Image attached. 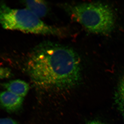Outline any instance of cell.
I'll return each instance as SVG.
<instances>
[{
    "label": "cell",
    "mask_w": 124,
    "mask_h": 124,
    "mask_svg": "<svg viewBox=\"0 0 124 124\" xmlns=\"http://www.w3.org/2000/svg\"><path fill=\"white\" fill-rule=\"evenodd\" d=\"M25 67L33 84L43 89L71 88L81 80L77 53L56 42L44 41L37 45L28 54Z\"/></svg>",
    "instance_id": "6da1fadb"
},
{
    "label": "cell",
    "mask_w": 124,
    "mask_h": 124,
    "mask_svg": "<svg viewBox=\"0 0 124 124\" xmlns=\"http://www.w3.org/2000/svg\"><path fill=\"white\" fill-rule=\"evenodd\" d=\"M70 11L73 19L92 33L108 35L115 27L114 12L104 3H82L71 7Z\"/></svg>",
    "instance_id": "7a4b0ae2"
},
{
    "label": "cell",
    "mask_w": 124,
    "mask_h": 124,
    "mask_svg": "<svg viewBox=\"0 0 124 124\" xmlns=\"http://www.w3.org/2000/svg\"><path fill=\"white\" fill-rule=\"evenodd\" d=\"M0 25L7 30L44 35H60L61 30L46 24L26 8L13 9L0 3Z\"/></svg>",
    "instance_id": "3957f363"
},
{
    "label": "cell",
    "mask_w": 124,
    "mask_h": 124,
    "mask_svg": "<svg viewBox=\"0 0 124 124\" xmlns=\"http://www.w3.org/2000/svg\"><path fill=\"white\" fill-rule=\"evenodd\" d=\"M23 98L8 91L0 92V106L8 112L17 111L22 107Z\"/></svg>",
    "instance_id": "277c9868"
},
{
    "label": "cell",
    "mask_w": 124,
    "mask_h": 124,
    "mask_svg": "<svg viewBox=\"0 0 124 124\" xmlns=\"http://www.w3.org/2000/svg\"><path fill=\"white\" fill-rule=\"evenodd\" d=\"M0 85L6 91L23 98L26 95L29 89L28 84L24 81L20 79L9 81L3 82Z\"/></svg>",
    "instance_id": "5b68a950"
},
{
    "label": "cell",
    "mask_w": 124,
    "mask_h": 124,
    "mask_svg": "<svg viewBox=\"0 0 124 124\" xmlns=\"http://www.w3.org/2000/svg\"><path fill=\"white\" fill-rule=\"evenodd\" d=\"M26 8L41 18L46 16L48 11L47 4L44 1L27 0L24 1Z\"/></svg>",
    "instance_id": "8992f818"
},
{
    "label": "cell",
    "mask_w": 124,
    "mask_h": 124,
    "mask_svg": "<svg viewBox=\"0 0 124 124\" xmlns=\"http://www.w3.org/2000/svg\"><path fill=\"white\" fill-rule=\"evenodd\" d=\"M115 100L124 120V77L119 84L115 95Z\"/></svg>",
    "instance_id": "52a82bcc"
},
{
    "label": "cell",
    "mask_w": 124,
    "mask_h": 124,
    "mask_svg": "<svg viewBox=\"0 0 124 124\" xmlns=\"http://www.w3.org/2000/svg\"><path fill=\"white\" fill-rule=\"evenodd\" d=\"M13 76L11 69L0 66V80L10 78Z\"/></svg>",
    "instance_id": "ba28073f"
},
{
    "label": "cell",
    "mask_w": 124,
    "mask_h": 124,
    "mask_svg": "<svg viewBox=\"0 0 124 124\" xmlns=\"http://www.w3.org/2000/svg\"><path fill=\"white\" fill-rule=\"evenodd\" d=\"M0 124H18L15 120L10 118H0Z\"/></svg>",
    "instance_id": "9c48e42d"
},
{
    "label": "cell",
    "mask_w": 124,
    "mask_h": 124,
    "mask_svg": "<svg viewBox=\"0 0 124 124\" xmlns=\"http://www.w3.org/2000/svg\"><path fill=\"white\" fill-rule=\"evenodd\" d=\"M87 124H105L103 122H100L98 121L94 120L89 122Z\"/></svg>",
    "instance_id": "30bf717a"
}]
</instances>
